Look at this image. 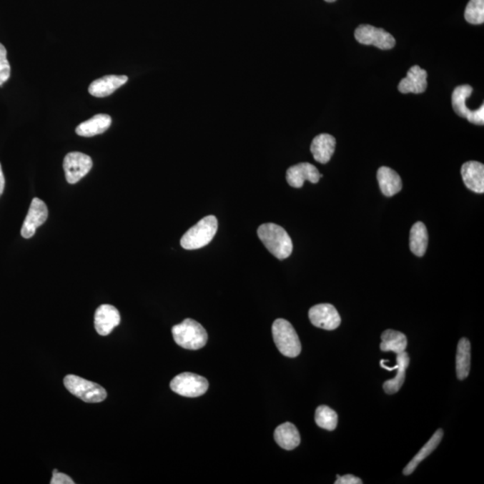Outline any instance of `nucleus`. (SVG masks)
I'll return each mask as SVG.
<instances>
[{
    "instance_id": "obj_7",
    "label": "nucleus",
    "mask_w": 484,
    "mask_h": 484,
    "mask_svg": "<svg viewBox=\"0 0 484 484\" xmlns=\"http://www.w3.org/2000/svg\"><path fill=\"white\" fill-rule=\"evenodd\" d=\"M473 87L469 84L459 86L455 88L452 94V106L455 113L462 118L468 119L469 122L475 125L484 124V105L479 109L471 111L466 106V100L471 97Z\"/></svg>"
},
{
    "instance_id": "obj_31",
    "label": "nucleus",
    "mask_w": 484,
    "mask_h": 484,
    "mask_svg": "<svg viewBox=\"0 0 484 484\" xmlns=\"http://www.w3.org/2000/svg\"><path fill=\"white\" fill-rule=\"evenodd\" d=\"M5 189V177L3 174L1 164H0V197H1Z\"/></svg>"
},
{
    "instance_id": "obj_16",
    "label": "nucleus",
    "mask_w": 484,
    "mask_h": 484,
    "mask_svg": "<svg viewBox=\"0 0 484 484\" xmlns=\"http://www.w3.org/2000/svg\"><path fill=\"white\" fill-rule=\"evenodd\" d=\"M127 76L108 75L92 82L88 91L94 97H107L128 82Z\"/></svg>"
},
{
    "instance_id": "obj_19",
    "label": "nucleus",
    "mask_w": 484,
    "mask_h": 484,
    "mask_svg": "<svg viewBox=\"0 0 484 484\" xmlns=\"http://www.w3.org/2000/svg\"><path fill=\"white\" fill-rule=\"evenodd\" d=\"M111 116L108 114H97L87 122L77 126V135L84 137H92L104 133L112 125Z\"/></svg>"
},
{
    "instance_id": "obj_2",
    "label": "nucleus",
    "mask_w": 484,
    "mask_h": 484,
    "mask_svg": "<svg viewBox=\"0 0 484 484\" xmlns=\"http://www.w3.org/2000/svg\"><path fill=\"white\" fill-rule=\"evenodd\" d=\"M218 229L217 218L214 215L201 219L196 225L192 226L180 239L183 249L192 250L203 248L209 245L217 234Z\"/></svg>"
},
{
    "instance_id": "obj_9",
    "label": "nucleus",
    "mask_w": 484,
    "mask_h": 484,
    "mask_svg": "<svg viewBox=\"0 0 484 484\" xmlns=\"http://www.w3.org/2000/svg\"><path fill=\"white\" fill-rule=\"evenodd\" d=\"M93 167V160L86 154L72 152L66 155L63 162L66 182L76 184L87 176Z\"/></svg>"
},
{
    "instance_id": "obj_17",
    "label": "nucleus",
    "mask_w": 484,
    "mask_h": 484,
    "mask_svg": "<svg viewBox=\"0 0 484 484\" xmlns=\"http://www.w3.org/2000/svg\"><path fill=\"white\" fill-rule=\"evenodd\" d=\"M337 141L330 134H320L313 139L310 152L314 159L320 164H327L335 153Z\"/></svg>"
},
{
    "instance_id": "obj_29",
    "label": "nucleus",
    "mask_w": 484,
    "mask_h": 484,
    "mask_svg": "<svg viewBox=\"0 0 484 484\" xmlns=\"http://www.w3.org/2000/svg\"><path fill=\"white\" fill-rule=\"evenodd\" d=\"M51 484H74L75 482L70 478L69 475H65L62 473H53L52 479L51 480Z\"/></svg>"
},
{
    "instance_id": "obj_18",
    "label": "nucleus",
    "mask_w": 484,
    "mask_h": 484,
    "mask_svg": "<svg viewBox=\"0 0 484 484\" xmlns=\"http://www.w3.org/2000/svg\"><path fill=\"white\" fill-rule=\"evenodd\" d=\"M377 182H379L381 192L387 197L397 195L401 192L402 183L400 176L397 172L390 167H380L377 173Z\"/></svg>"
},
{
    "instance_id": "obj_21",
    "label": "nucleus",
    "mask_w": 484,
    "mask_h": 484,
    "mask_svg": "<svg viewBox=\"0 0 484 484\" xmlns=\"http://www.w3.org/2000/svg\"><path fill=\"white\" fill-rule=\"evenodd\" d=\"M428 243L429 235L425 224L417 222L410 232V250L417 257L425 256Z\"/></svg>"
},
{
    "instance_id": "obj_14",
    "label": "nucleus",
    "mask_w": 484,
    "mask_h": 484,
    "mask_svg": "<svg viewBox=\"0 0 484 484\" xmlns=\"http://www.w3.org/2000/svg\"><path fill=\"white\" fill-rule=\"evenodd\" d=\"M426 70L420 69L419 66H413L409 69L408 76L400 81L398 84V90L402 94H423L427 89Z\"/></svg>"
},
{
    "instance_id": "obj_15",
    "label": "nucleus",
    "mask_w": 484,
    "mask_h": 484,
    "mask_svg": "<svg viewBox=\"0 0 484 484\" xmlns=\"http://www.w3.org/2000/svg\"><path fill=\"white\" fill-rule=\"evenodd\" d=\"M461 174L466 188L478 194L484 192V165L479 162H465L461 168Z\"/></svg>"
},
{
    "instance_id": "obj_26",
    "label": "nucleus",
    "mask_w": 484,
    "mask_h": 484,
    "mask_svg": "<svg viewBox=\"0 0 484 484\" xmlns=\"http://www.w3.org/2000/svg\"><path fill=\"white\" fill-rule=\"evenodd\" d=\"M315 422L320 428L332 432L337 427L338 415L328 406L320 405L316 410Z\"/></svg>"
},
{
    "instance_id": "obj_1",
    "label": "nucleus",
    "mask_w": 484,
    "mask_h": 484,
    "mask_svg": "<svg viewBox=\"0 0 484 484\" xmlns=\"http://www.w3.org/2000/svg\"><path fill=\"white\" fill-rule=\"evenodd\" d=\"M257 235L272 255L282 260L287 259L292 252L291 237L281 226L275 224H264L257 229Z\"/></svg>"
},
{
    "instance_id": "obj_8",
    "label": "nucleus",
    "mask_w": 484,
    "mask_h": 484,
    "mask_svg": "<svg viewBox=\"0 0 484 484\" xmlns=\"http://www.w3.org/2000/svg\"><path fill=\"white\" fill-rule=\"evenodd\" d=\"M356 41L363 45H373L380 49H391L395 47V40L393 35L382 28H377L370 24H360L355 30Z\"/></svg>"
},
{
    "instance_id": "obj_27",
    "label": "nucleus",
    "mask_w": 484,
    "mask_h": 484,
    "mask_svg": "<svg viewBox=\"0 0 484 484\" xmlns=\"http://www.w3.org/2000/svg\"><path fill=\"white\" fill-rule=\"evenodd\" d=\"M465 19L469 24H483L484 0H470L468 5L466 6Z\"/></svg>"
},
{
    "instance_id": "obj_28",
    "label": "nucleus",
    "mask_w": 484,
    "mask_h": 484,
    "mask_svg": "<svg viewBox=\"0 0 484 484\" xmlns=\"http://www.w3.org/2000/svg\"><path fill=\"white\" fill-rule=\"evenodd\" d=\"M11 68L8 60V52L5 46L0 44V87L9 79Z\"/></svg>"
},
{
    "instance_id": "obj_6",
    "label": "nucleus",
    "mask_w": 484,
    "mask_h": 484,
    "mask_svg": "<svg viewBox=\"0 0 484 484\" xmlns=\"http://www.w3.org/2000/svg\"><path fill=\"white\" fill-rule=\"evenodd\" d=\"M172 390L186 397H197L203 395L209 384L204 377L190 372L180 373L171 381Z\"/></svg>"
},
{
    "instance_id": "obj_13",
    "label": "nucleus",
    "mask_w": 484,
    "mask_h": 484,
    "mask_svg": "<svg viewBox=\"0 0 484 484\" xmlns=\"http://www.w3.org/2000/svg\"><path fill=\"white\" fill-rule=\"evenodd\" d=\"M120 323V314L114 306L104 305L95 312L94 327L97 333L106 337Z\"/></svg>"
},
{
    "instance_id": "obj_10",
    "label": "nucleus",
    "mask_w": 484,
    "mask_h": 484,
    "mask_svg": "<svg viewBox=\"0 0 484 484\" xmlns=\"http://www.w3.org/2000/svg\"><path fill=\"white\" fill-rule=\"evenodd\" d=\"M309 317L313 326L325 330H337L341 324V317L337 309L328 303L313 306L310 310Z\"/></svg>"
},
{
    "instance_id": "obj_25",
    "label": "nucleus",
    "mask_w": 484,
    "mask_h": 484,
    "mask_svg": "<svg viewBox=\"0 0 484 484\" xmlns=\"http://www.w3.org/2000/svg\"><path fill=\"white\" fill-rule=\"evenodd\" d=\"M380 350L382 352L400 353L408 347V338L401 332L387 330L381 335Z\"/></svg>"
},
{
    "instance_id": "obj_24",
    "label": "nucleus",
    "mask_w": 484,
    "mask_h": 484,
    "mask_svg": "<svg viewBox=\"0 0 484 484\" xmlns=\"http://www.w3.org/2000/svg\"><path fill=\"white\" fill-rule=\"evenodd\" d=\"M455 363L458 379L464 380L468 377L471 368V344L468 338H462L458 342Z\"/></svg>"
},
{
    "instance_id": "obj_12",
    "label": "nucleus",
    "mask_w": 484,
    "mask_h": 484,
    "mask_svg": "<svg viewBox=\"0 0 484 484\" xmlns=\"http://www.w3.org/2000/svg\"><path fill=\"white\" fill-rule=\"evenodd\" d=\"M322 176L316 166L309 164V162H302V164L293 165L287 169L286 180L292 188L300 189L302 188L305 180H309L310 182L316 184Z\"/></svg>"
},
{
    "instance_id": "obj_20",
    "label": "nucleus",
    "mask_w": 484,
    "mask_h": 484,
    "mask_svg": "<svg viewBox=\"0 0 484 484\" xmlns=\"http://www.w3.org/2000/svg\"><path fill=\"white\" fill-rule=\"evenodd\" d=\"M275 440L284 450H295L300 443L299 430L291 423H282L275 430Z\"/></svg>"
},
{
    "instance_id": "obj_23",
    "label": "nucleus",
    "mask_w": 484,
    "mask_h": 484,
    "mask_svg": "<svg viewBox=\"0 0 484 484\" xmlns=\"http://www.w3.org/2000/svg\"><path fill=\"white\" fill-rule=\"evenodd\" d=\"M443 430L440 429L436 430V433L430 438L428 443H427L425 446L423 447L422 450L416 454L415 457L412 459V461L405 466L404 472H402L405 475H412L413 471L417 468V466L419 465L420 463L425 460L427 457H429V455L436 450L438 446H439L441 440H443Z\"/></svg>"
},
{
    "instance_id": "obj_3",
    "label": "nucleus",
    "mask_w": 484,
    "mask_h": 484,
    "mask_svg": "<svg viewBox=\"0 0 484 484\" xmlns=\"http://www.w3.org/2000/svg\"><path fill=\"white\" fill-rule=\"evenodd\" d=\"M176 344L188 350H199L207 345L208 335L202 325L187 319L172 330Z\"/></svg>"
},
{
    "instance_id": "obj_4",
    "label": "nucleus",
    "mask_w": 484,
    "mask_h": 484,
    "mask_svg": "<svg viewBox=\"0 0 484 484\" xmlns=\"http://www.w3.org/2000/svg\"><path fill=\"white\" fill-rule=\"evenodd\" d=\"M274 341L279 352L289 358H295L302 352V345L295 328L289 321L278 319L272 327Z\"/></svg>"
},
{
    "instance_id": "obj_30",
    "label": "nucleus",
    "mask_w": 484,
    "mask_h": 484,
    "mask_svg": "<svg viewBox=\"0 0 484 484\" xmlns=\"http://www.w3.org/2000/svg\"><path fill=\"white\" fill-rule=\"evenodd\" d=\"M335 484H362V480L352 475H346L344 476L337 475Z\"/></svg>"
},
{
    "instance_id": "obj_32",
    "label": "nucleus",
    "mask_w": 484,
    "mask_h": 484,
    "mask_svg": "<svg viewBox=\"0 0 484 484\" xmlns=\"http://www.w3.org/2000/svg\"><path fill=\"white\" fill-rule=\"evenodd\" d=\"M325 1H327L328 3H332V2H335V0H325Z\"/></svg>"
},
{
    "instance_id": "obj_5",
    "label": "nucleus",
    "mask_w": 484,
    "mask_h": 484,
    "mask_svg": "<svg viewBox=\"0 0 484 484\" xmlns=\"http://www.w3.org/2000/svg\"><path fill=\"white\" fill-rule=\"evenodd\" d=\"M64 385L70 393L86 402H101L107 397V392L100 385L79 376H66Z\"/></svg>"
},
{
    "instance_id": "obj_11",
    "label": "nucleus",
    "mask_w": 484,
    "mask_h": 484,
    "mask_svg": "<svg viewBox=\"0 0 484 484\" xmlns=\"http://www.w3.org/2000/svg\"><path fill=\"white\" fill-rule=\"evenodd\" d=\"M48 218V207L40 199L34 197L31 201L29 211L24 219L21 235L24 239H30L35 234L38 227L44 224Z\"/></svg>"
},
{
    "instance_id": "obj_22",
    "label": "nucleus",
    "mask_w": 484,
    "mask_h": 484,
    "mask_svg": "<svg viewBox=\"0 0 484 484\" xmlns=\"http://www.w3.org/2000/svg\"><path fill=\"white\" fill-rule=\"evenodd\" d=\"M410 363V357L406 352H402L397 355V373L394 379L387 380L383 384L385 393L388 395H393L397 393L405 380V372L408 368Z\"/></svg>"
}]
</instances>
